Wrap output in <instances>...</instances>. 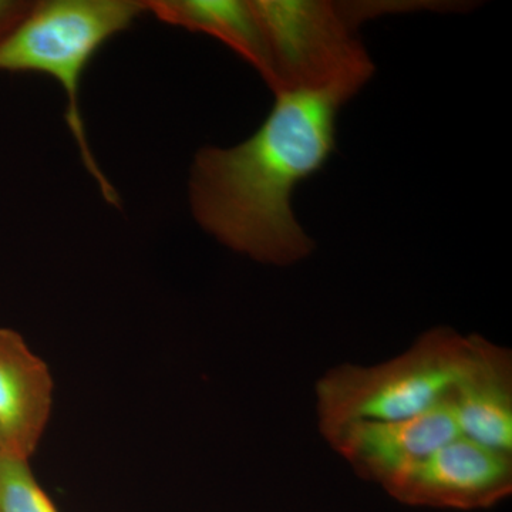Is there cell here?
Returning a JSON list of instances; mask_svg holds the SVG:
<instances>
[{"label": "cell", "instance_id": "cell-1", "mask_svg": "<svg viewBox=\"0 0 512 512\" xmlns=\"http://www.w3.org/2000/svg\"><path fill=\"white\" fill-rule=\"evenodd\" d=\"M275 94L251 137L195 154L188 200L197 224L224 247L261 264L288 266L315 248L293 214V192L335 153L339 111L349 99L332 90Z\"/></svg>", "mask_w": 512, "mask_h": 512}, {"label": "cell", "instance_id": "cell-2", "mask_svg": "<svg viewBox=\"0 0 512 512\" xmlns=\"http://www.w3.org/2000/svg\"><path fill=\"white\" fill-rule=\"evenodd\" d=\"M146 15L144 0H42L32 2L23 19L0 40V72L52 77L66 96L67 127L87 173L104 201L120 207L117 188L97 163L80 107L87 66L111 37Z\"/></svg>", "mask_w": 512, "mask_h": 512}, {"label": "cell", "instance_id": "cell-3", "mask_svg": "<svg viewBox=\"0 0 512 512\" xmlns=\"http://www.w3.org/2000/svg\"><path fill=\"white\" fill-rule=\"evenodd\" d=\"M269 63L271 89L332 90L352 99L375 72L362 40L363 20L393 10L414 9L406 2H328V0H251Z\"/></svg>", "mask_w": 512, "mask_h": 512}, {"label": "cell", "instance_id": "cell-4", "mask_svg": "<svg viewBox=\"0 0 512 512\" xmlns=\"http://www.w3.org/2000/svg\"><path fill=\"white\" fill-rule=\"evenodd\" d=\"M473 349V335L440 326L386 362L333 367L315 387L320 433L356 421L410 419L436 409L450 399Z\"/></svg>", "mask_w": 512, "mask_h": 512}, {"label": "cell", "instance_id": "cell-5", "mask_svg": "<svg viewBox=\"0 0 512 512\" xmlns=\"http://www.w3.org/2000/svg\"><path fill=\"white\" fill-rule=\"evenodd\" d=\"M384 490L412 507L485 510L512 493V453L457 436L431 451Z\"/></svg>", "mask_w": 512, "mask_h": 512}, {"label": "cell", "instance_id": "cell-6", "mask_svg": "<svg viewBox=\"0 0 512 512\" xmlns=\"http://www.w3.org/2000/svg\"><path fill=\"white\" fill-rule=\"evenodd\" d=\"M357 476L386 488L458 431L450 399L402 420L356 421L322 434Z\"/></svg>", "mask_w": 512, "mask_h": 512}, {"label": "cell", "instance_id": "cell-7", "mask_svg": "<svg viewBox=\"0 0 512 512\" xmlns=\"http://www.w3.org/2000/svg\"><path fill=\"white\" fill-rule=\"evenodd\" d=\"M53 377L16 330L0 326V443L30 458L53 409Z\"/></svg>", "mask_w": 512, "mask_h": 512}, {"label": "cell", "instance_id": "cell-8", "mask_svg": "<svg viewBox=\"0 0 512 512\" xmlns=\"http://www.w3.org/2000/svg\"><path fill=\"white\" fill-rule=\"evenodd\" d=\"M461 436L512 453V356L474 335L473 356L450 396Z\"/></svg>", "mask_w": 512, "mask_h": 512}, {"label": "cell", "instance_id": "cell-9", "mask_svg": "<svg viewBox=\"0 0 512 512\" xmlns=\"http://www.w3.org/2000/svg\"><path fill=\"white\" fill-rule=\"evenodd\" d=\"M160 22L221 40L272 82L271 63L251 0H144Z\"/></svg>", "mask_w": 512, "mask_h": 512}, {"label": "cell", "instance_id": "cell-10", "mask_svg": "<svg viewBox=\"0 0 512 512\" xmlns=\"http://www.w3.org/2000/svg\"><path fill=\"white\" fill-rule=\"evenodd\" d=\"M0 512H60L33 476L29 458L0 450Z\"/></svg>", "mask_w": 512, "mask_h": 512}, {"label": "cell", "instance_id": "cell-11", "mask_svg": "<svg viewBox=\"0 0 512 512\" xmlns=\"http://www.w3.org/2000/svg\"><path fill=\"white\" fill-rule=\"evenodd\" d=\"M32 6L25 0H0V40L23 19Z\"/></svg>", "mask_w": 512, "mask_h": 512}, {"label": "cell", "instance_id": "cell-12", "mask_svg": "<svg viewBox=\"0 0 512 512\" xmlns=\"http://www.w3.org/2000/svg\"><path fill=\"white\" fill-rule=\"evenodd\" d=\"M0 450H5V448L2 446V443H0Z\"/></svg>", "mask_w": 512, "mask_h": 512}]
</instances>
